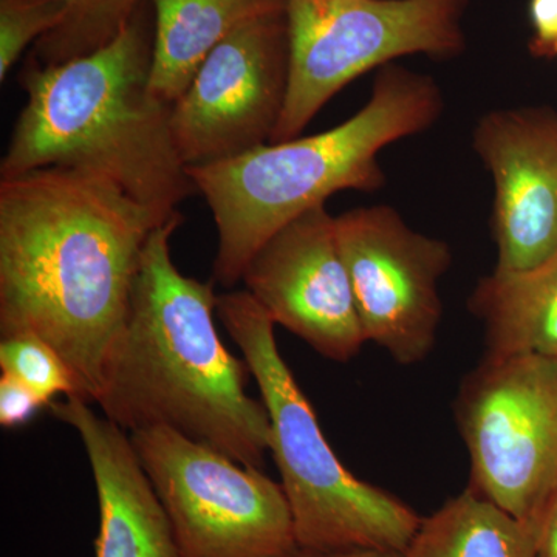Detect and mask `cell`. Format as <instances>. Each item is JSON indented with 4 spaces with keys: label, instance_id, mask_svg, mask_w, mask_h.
Masks as SVG:
<instances>
[{
    "label": "cell",
    "instance_id": "2e32d148",
    "mask_svg": "<svg viewBox=\"0 0 557 557\" xmlns=\"http://www.w3.org/2000/svg\"><path fill=\"white\" fill-rule=\"evenodd\" d=\"M536 527L467 487L421 520L403 557H536Z\"/></svg>",
    "mask_w": 557,
    "mask_h": 557
},
{
    "label": "cell",
    "instance_id": "603a6c76",
    "mask_svg": "<svg viewBox=\"0 0 557 557\" xmlns=\"http://www.w3.org/2000/svg\"><path fill=\"white\" fill-rule=\"evenodd\" d=\"M296 557H403V553L394 552H350L338 555H299Z\"/></svg>",
    "mask_w": 557,
    "mask_h": 557
},
{
    "label": "cell",
    "instance_id": "9c48e42d",
    "mask_svg": "<svg viewBox=\"0 0 557 557\" xmlns=\"http://www.w3.org/2000/svg\"><path fill=\"white\" fill-rule=\"evenodd\" d=\"M335 225L366 339L398 364L424 361L443 318L438 285L453 265L449 245L387 205L350 209Z\"/></svg>",
    "mask_w": 557,
    "mask_h": 557
},
{
    "label": "cell",
    "instance_id": "3957f363",
    "mask_svg": "<svg viewBox=\"0 0 557 557\" xmlns=\"http://www.w3.org/2000/svg\"><path fill=\"white\" fill-rule=\"evenodd\" d=\"M152 3L94 53L61 64L32 57L27 102L0 163L2 177L65 168L108 180L160 223L193 194L171 131L172 106L150 91Z\"/></svg>",
    "mask_w": 557,
    "mask_h": 557
},
{
    "label": "cell",
    "instance_id": "ba28073f",
    "mask_svg": "<svg viewBox=\"0 0 557 557\" xmlns=\"http://www.w3.org/2000/svg\"><path fill=\"white\" fill-rule=\"evenodd\" d=\"M183 557L300 555L281 483L174 429L132 432Z\"/></svg>",
    "mask_w": 557,
    "mask_h": 557
},
{
    "label": "cell",
    "instance_id": "277c9868",
    "mask_svg": "<svg viewBox=\"0 0 557 557\" xmlns=\"http://www.w3.org/2000/svg\"><path fill=\"white\" fill-rule=\"evenodd\" d=\"M443 110L437 81L394 62L376 73L369 101L333 129L188 168L218 228L214 284L242 282L267 240L339 190L383 188L381 150L431 129Z\"/></svg>",
    "mask_w": 557,
    "mask_h": 557
},
{
    "label": "cell",
    "instance_id": "5bb4252c",
    "mask_svg": "<svg viewBox=\"0 0 557 557\" xmlns=\"http://www.w3.org/2000/svg\"><path fill=\"white\" fill-rule=\"evenodd\" d=\"M153 51L149 87L174 104L209 54L245 22L282 10L287 0H150Z\"/></svg>",
    "mask_w": 557,
    "mask_h": 557
},
{
    "label": "cell",
    "instance_id": "7402d4cb",
    "mask_svg": "<svg viewBox=\"0 0 557 557\" xmlns=\"http://www.w3.org/2000/svg\"><path fill=\"white\" fill-rule=\"evenodd\" d=\"M536 557H557V491L537 527Z\"/></svg>",
    "mask_w": 557,
    "mask_h": 557
},
{
    "label": "cell",
    "instance_id": "8fae6325",
    "mask_svg": "<svg viewBox=\"0 0 557 557\" xmlns=\"http://www.w3.org/2000/svg\"><path fill=\"white\" fill-rule=\"evenodd\" d=\"M245 289L282 325L330 361L347 362L368 343L325 205L278 230L244 271Z\"/></svg>",
    "mask_w": 557,
    "mask_h": 557
},
{
    "label": "cell",
    "instance_id": "5b68a950",
    "mask_svg": "<svg viewBox=\"0 0 557 557\" xmlns=\"http://www.w3.org/2000/svg\"><path fill=\"white\" fill-rule=\"evenodd\" d=\"M215 314L240 348L269 410L271 454L300 555L405 553L423 518L344 467L282 358L273 319L247 289L218 295Z\"/></svg>",
    "mask_w": 557,
    "mask_h": 557
},
{
    "label": "cell",
    "instance_id": "7c38bea8",
    "mask_svg": "<svg viewBox=\"0 0 557 557\" xmlns=\"http://www.w3.org/2000/svg\"><path fill=\"white\" fill-rule=\"evenodd\" d=\"M472 148L494 183L496 271L518 273L557 255V110H490Z\"/></svg>",
    "mask_w": 557,
    "mask_h": 557
},
{
    "label": "cell",
    "instance_id": "44dd1931",
    "mask_svg": "<svg viewBox=\"0 0 557 557\" xmlns=\"http://www.w3.org/2000/svg\"><path fill=\"white\" fill-rule=\"evenodd\" d=\"M533 38L530 51L536 58H553L557 44V0H530Z\"/></svg>",
    "mask_w": 557,
    "mask_h": 557
},
{
    "label": "cell",
    "instance_id": "9a60e30c",
    "mask_svg": "<svg viewBox=\"0 0 557 557\" xmlns=\"http://www.w3.org/2000/svg\"><path fill=\"white\" fill-rule=\"evenodd\" d=\"M468 306L485 330V355L557 358V255L518 273L494 270Z\"/></svg>",
    "mask_w": 557,
    "mask_h": 557
},
{
    "label": "cell",
    "instance_id": "8992f818",
    "mask_svg": "<svg viewBox=\"0 0 557 557\" xmlns=\"http://www.w3.org/2000/svg\"><path fill=\"white\" fill-rule=\"evenodd\" d=\"M471 0H287L288 90L270 143L300 137L351 81L426 54L450 60L467 49Z\"/></svg>",
    "mask_w": 557,
    "mask_h": 557
},
{
    "label": "cell",
    "instance_id": "e0dca14e",
    "mask_svg": "<svg viewBox=\"0 0 557 557\" xmlns=\"http://www.w3.org/2000/svg\"><path fill=\"white\" fill-rule=\"evenodd\" d=\"M65 20L36 42L40 64H61L94 53L116 38L150 0H60Z\"/></svg>",
    "mask_w": 557,
    "mask_h": 557
},
{
    "label": "cell",
    "instance_id": "7a4b0ae2",
    "mask_svg": "<svg viewBox=\"0 0 557 557\" xmlns=\"http://www.w3.org/2000/svg\"><path fill=\"white\" fill-rule=\"evenodd\" d=\"M182 219L152 231L129 314L97 405L124 431L166 426L247 467L271 453L270 413L247 394V361L220 339L214 284L185 276L171 255Z\"/></svg>",
    "mask_w": 557,
    "mask_h": 557
},
{
    "label": "cell",
    "instance_id": "52a82bcc",
    "mask_svg": "<svg viewBox=\"0 0 557 557\" xmlns=\"http://www.w3.org/2000/svg\"><path fill=\"white\" fill-rule=\"evenodd\" d=\"M454 416L469 490L537 528L557 491V358L485 355L458 388Z\"/></svg>",
    "mask_w": 557,
    "mask_h": 557
},
{
    "label": "cell",
    "instance_id": "ffe728a7",
    "mask_svg": "<svg viewBox=\"0 0 557 557\" xmlns=\"http://www.w3.org/2000/svg\"><path fill=\"white\" fill-rule=\"evenodd\" d=\"M42 401L22 381L9 373L0 376V424L3 428H20L36 417L40 409L46 408Z\"/></svg>",
    "mask_w": 557,
    "mask_h": 557
},
{
    "label": "cell",
    "instance_id": "d6986e66",
    "mask_svg": "<svg viewBox=\"0 0 557 557\" xmlns=\"http://www.w3.org/2000/svg\"><path fill=\"white\" fill-rule=\"evenodd\" d=\"M65 20L60 0H0V79L33 42L57 30Z\"/></svg>",
    "mask_w": 557,
    "mask_h": 557
},
{
    "label": "cell",
    "instance_id": "30bf717a",
    "mask_svg": "<svg viewBox=\"0 0 557 557\" xmlns=\"http://www.w3.org/2000/svg\"><path fill=\"white\" fill-rule=\"evenodd\" d=\"M287 10L245 22L203 62L172 104L171 131L186 168L267 145L288 90Z\"/></svg>",
    "mask_w": 557,
    "mask_h": 557
},
{
    "label": "cell",
    "instance_id": "4fadbf2b",
    "mask_svg": "<svg viewBox=\"0 0 557 557\" xmlns=\"http://www.w3.org/2000/svg\"><path fill=\"white\" fill-rule=\"evenodd\" d=\"M79 397L53 401L51 413L78 434L97 486V557H183L174 527L146 474L129 432Z\"/></svg>",
    "mask_w": 557,
    "mask_h": 557
},
{
    "label": "cell",
    "instance_id": "cb8c5ba5",
    "mask_svg": "<svg viewBox=\"0 0 557 557\" xmlns=\"http://www.w3.org/2000/svg\"><path fill=\"white\" fill-rule=\"evenodd\" d=\"M553 58H557V44L555 46V50H553Z\"/></svg>",
    "mask_w": 557,
    "mask_h": 557
},
{
    "label": "cell",
    "instance_id": "ac0fdd59",
    "mask_svg": "<svg viewBox=\"0 0 557 557\" xmlns=\"http://www.w3.org/2000/svg\"><path fill=\"white\" fill-rule=\"evenodd\" d=\"M0 369L32 388L47 406L64 395L79 397L72 372L57 350L30 333H14L0 341Z\"/></svg>",
    "mask_w": 557,
    "mask_h": 557
},
{
    "label": "cell",
    "instance_id": "6da1fadb",
    "mask_svg": "<svg viewBox=\"0 0 557 557\" xmlns=\"http://www.w3.org/2000/svg\"><path fill=\"white\" fill-rule=\"evenodd\" d=\"M159 219L98 175L44 168L0 180V335L30 333L97 403L143 249Z\"/></svg>",
    "mask_w": 557,
    "mask_h": 557
}]
</instances>
